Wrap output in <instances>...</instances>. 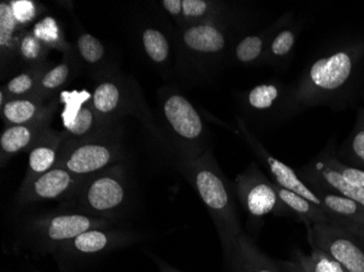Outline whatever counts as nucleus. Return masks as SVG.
I'll use <instances>...</instances> for the list:
<instances>
[{"instance_id": "39", "label": "nucleus", "mask_w": 364, "mask_h": 272, "mask_svg": "<svg viewBox=\"0 0 364 272\" xmlns=\"http://www.w3.org/2000/svg\"><path fill=\"white\" fill-rule=\"evenodd\" d=\"M157 267H159V271L161 272H181L176 268L171 267L168 263H164V261H156Z\"/></svg>"}, {"instance_id": "9", "label": "nucleus", "mask_w": 364, "mask_h": 272, "mask_svg": "<svg viewBox=\"0 0 364 272\" xmlns=\"http://www.w3.org/2000/svg\"><path fill=\"white\" fill-rule=\"evenodd\" d=\"M298 175L309 186L341 194L364 207V189L346 182L321 155L300 169Z\"/></svg>"}, {"instance_id": "24", "label": "nucleus", "mask_w": 364, "mask_h": 272, "mask_svg": "<svg viewBox=\"0 0 364 272\" xmlns=\"http://www.w3.org/2000/svg\"><path fill=\"white\" fill-rule=\"evenodd\" d=\"M56 161V151L52 147L40 146L33 149L28 157V167H30V185L38 177L48 173L53 169ZM28 185V186H30Z\"/></svg>"}, {"instance_id": "33", "label": "nucleus", "mask_w": 364, "mask_h": 272, "mask_svg": "<svg viewBox=\"0 0 364 272\" xmlns=\"http://www.w3.org/2000/svg\"><path fill=\"white\" fill-rule=\"evenodd\" d=\"M69 69L65 65H59L49 71L42 79V85L45 89H54L65 83L68 77Z\"/></svg>"}, {"instance_id": "30", "label": "nucleus", "mask_w": 364, "mask_h": 272, "mask_svg": "<svg viewBox=\"0 0 364 272\" xmlns=\"http://www.w3.org/2000/svg\"><path fill=\"white\" fill-rule=\"evenodd\" d=\"M16 19L14 14L11 5L1 4L0 5V45L10 46L12 40V33L16 28Z\"/></svg>"}, {"instance_id": "3", "label": "nucleus", "mask_w": 364, "mask_h": 272, "mask_svg": "<svg viewBox=\"0 0 364 272\" xmlns=\"http://www.w3.org/2000/svg\"><path fill=\"white\" fill-rule=\"evenodd\" d=\"M306 227L312 249L328 254L348 272H364V237L333 224Z\"/></svg>"}, {"instance_id": "6", "label": "nucleus", "mask_w": 364, "mask_h": 272, "mask_svg": "<svg viewBox=\"0 0 364 272\" xmlns=\"http://www.w3.org/2000/svg\"><path fill=\"white\" fill-rule=\"evenodd\" d=\"M119 240L122 241V237L94 228L63 243L54 254L58 259L63 272H70L79 266L80 261L100 256L116 246Z\"/></svg>"}, {"instance_id": "4", "label": "nucleus", "mask_w": 364, "mask_h": 272, "mask_svg": "<svg viewBox=\"0 0 364 272\" xmlns=\"http://www.w3.org/2000/svg\"><path fill=\"white\" fill-rule=\"evenodd\" d=\"M237 190L243 207L252 220L261 221L269 214H290L289 210L280 200L274 182L255 163L237 178Z\"/></svg>"}, {"instance_id": "36", "label": "nucleus", "mask_w": 364, "mask_h": 272, "mask_svg": "<svg viewBox=\"0 0 364 272\" xmlns=\"http://www.w3.org/2000/svg\"><path fill=\"white\" fill-rule=\"evenodd\" d=\"M41 47L36 38L28 36L22 40L21 52L23 56L28 59H34L40 54Z\"/></svg>"}, {"instance_id": "17", "label": "nucleus", "mask_w": 364, "mask_h": 272, "mask_svg": "<svg viewBox=\"0 0 364 272\" xmlns=\"http://www.w3.org/2000/svg\"><path fill=\"white\" fill-rule=\"evenodd\" d=\"M302 21H292L285 28L278 31L267 49L264 65L273 67L276 71H285L294 58L296 40L302 31Z\"/></svg>"}, {"instance_id": "16", "label": "nucleus", "mask_w": 364, "mask_h": 272, "mask_svg": "<svg viewBox=\"0 0 364 272\" xmlns=\"http://www.w3.org/2000/svg\"><path fill=\"white\" fill-rule=\"evenodd\" d=\"M112 161V153L108 147L98 144L82 145L65 157L63 168L80 177L97 173Z\"/></svg>"}, {"instance_id": "21", "label": "nucleus", "mask_w": 364, "mask_h": 272, "mask_svg": "<svg viewBox=\"0 0 364 272\" xmlns=\"http://www.w3.org/2000/svg\"><path fill=\"white\" fill-rule=\"evenodd\" d=\"M65 99V109L63 111V126L73 135L87 133L93 124V114L87 107H83L77 98Z\"/></svg>"}, {"instance_id": "5", "label": "nucleus", "mask_w": 364, "mask_h": 272, "mask_svg": "<svg viewBox=\"0 0 364 272\" xmlns=\"http://www.w3.org/2000/svg\"><path fill=\"white\" fill-rule=\"evenodd\" d=\"M289 91L290 85L277 80L255 85L247 94L249 109L263 126L269 129L280 126L291 118Z\"/></svg>"}, {"instance_id": "18", "label": "nucleus", "mask_w": 364, "mask_h": 272, "mask_svg": "<svg viewBox=\"0 0 364 272\" xmlns=\"http://www.w3.org/2000/svg\"><path fill=\"white\" fill-rule=\"evenodd\" d=\"M75 177L63 167L53 168L38 177L28 186L26 197L28 200H55L71 191L75 185Z\"/></svg>"}, {"instance_id": "15", "label": "nucleus", "mask_w": 364, "mask_h": 272, "mask_svg": "<svg viewBox=\"0 0 364 272\" xmlns=\"http://www.w3.org/2000/svg\"><path fill=\"white\" fill-rule=\"evenodd\" d=\"M181 42L191 54L218 56L226 49L227 36L218 24H198L188 26L182 32Z\"/></svg>"}, {"instance_id": "37", "label": "nucleus", "mask_w": 364, "mask_h": 272, "mask_svg": "<svg viewBox=\"0 0 364 272\" xmlns=\"http://www.w3.org/2000/svg\"><path fill=\"white\" fill-rule=\"evenodd\" d=\"M161 5L171 16H177L181 9V0H164Z\"/></svg>"}, {"instance_id": "32", "label": "nucleus", "mask_w": 364, "mask_h": 272, "mask_svg": "<svg viewBox=\"0 0 364 272\" xmlns=\"http://www.w3.org/2000/svg\"><path fill=\"white\" fill-rule=\"evenodd\" d=\"M34 34L38 40H44V42H55L58 40V26L52 18H45L42 22L36 24Z\"/></svg>"}, {"instance_id": "1", "label": "nucleus", "mask_w": 364, "mask_h": 272, "mask_svg": "<svg viewBox=\"0 0 364 272\" xmlns=\"http://www.w3.org/2000/svg\"><path fill=\"white\" fill-rule=\"evenodd\" d=\"M363 87L364 33L339 36L323 46L290 85V116L318 106L347 109Z\"/></svg>"}, {"instance_id": "13", "label": "nucleus", "mask_w": 364, "mask_h": 272, "mask_svg": "<svg viewBox=\"0 0 364 272\" xmlns=\"http://www.w3.org/2000/svg\"><path fill=\"white\" fill-rule=\"evenodd\" d=\"M294 21V13L286 12L263 30L245 36L235 46L234 56L241 65H264V59L278 31Z\"/></svg>"}, {"instance_id": "25", "label": "nucleus", "mask_w": 364, "mask_h": 272, "mask_svg": "<svg viewBox=\"0 0 364 272\" xmlns=\"http://www.w3.org/2000/svg\"><path fill=\"white\" fill-rule=\"evenodd\" d=\"M320 155L333 169L336 170L337 173L343 178L346 182L364 189V170L349 167V165L339 161L336 155H335V151L333 149L332 145L331 146L328 145Z\"/></svg>"}, {"instance_id": "19", "label": "nucleus", "mask_w": 364, "mask_h": 272, "mask_svg": "<svg viewBox=\"0 0 364 272\" xmlns=\"http://www.w3.org/2000/svg\"><path fill=\"white\" fill-rule=\"evenodd\" d=\"M274 186L284 205L289 210L290 212H294L300 220L304 221L306 226H313L316 224H331L328 217L316 204L302 197L299 194L284 189L275 182H274Z\"/></svg>"}, {"instance_id": "22", "label": "nucleus", "mask_w": 364, "mask_h": 272, "mask_svg": "<svg viewBox=\"0 0 364 272\" xmlns=\"http://www.w3.org/2000/svg\"><path fill=\"white\" fill-rule=\"evenodd\" d=\"M292 261L304 272H348L338 261L318 249H312L309 255L296 251Z\"/></svg>"}, {"instance_id": "10", "label": "nucleus", "mask_w": 364, "mask_h": 272, "mask_svg": "<svg viewBox=\"0 0 364 272\" xmlns=\"http://www.w3.org/2000/svg\"><path fill=\"white\" fill-rule=\"evenodd\" d=\"M247 136V142L252 147L255 154L257 155L259 161L267 168L274 182L284 189L289 190L296 194H299L302 197L310 200L313 204L323 210V204L318 196L312 191L310 186L299 177V175L294 171L289 165H286L279 159L275 158L273 155L269 154L267 149L264 148L259 141L255 140L249 132H245Z\"/></svg>"}, {"instance_id": "35", "label": "nucleus", "mask_w": 364, "mask_h": 272, "mask_svg": "<svg viewBox=\"0 0 364 272\" xmlns=\"http://www.w3.org/2000/svg\"><path fill=\"white\" fill-rule=\"evenodd\" d=\"M33 80L30 75H21L12 79L8 84V89L10 93L16 94V95H21L26 93L32 87Z\"/></svg>"}, {"instance_id": "34", "label": "nucleus", "mask_w": 364, "mask_h": 272, "mask_svg": "<svg viewBox=\"0 0 364 272\" xmlns=\"http://www.w3.org/2000/svg\"><path fill=\"white\" fill-rule=\"evenodd\" d=\"M16 21L28 22L33 19L36 14V6L28 0H18L14 1L11 5Z\"/></svg>"}, {"instance_id": "28", "label": "nucleus", "mask_w": 364, "mask_h": 272, "mask_svg": "<svg viewBox=\"0 0 364 272\" xmlns=\"http://www.w3.org/2000/svg\"><path fill=\"white\" fill-rule=\"evenodd\" d=\"M118 102H119V91L112 83L101 84L94 92V107L103 114L112 111L117 107Z\"/></svg>"}, {"instance_id": "8", "label": "nucleus", "mask_w": 364, "mask_h": 272, "mask_svg": "<svg viewBox=\"0 0 364 272\" xmlns=\"http://www.w3.org/2000/svg\"><path fill=\"white\" fill-rule=\"evenodd\" d=\"M100 224L95 219L85 214H57L36 224L41 249L55 253L67 241L73 240L85 231L96 228Z\"/></svg>"}, {"instance_id": "2", "label": "nucleus", "mask_w": 364, "mask_h": 272, "mask_svg": "<svg viewBox=\"0 0 364 272\" xmlns=\"http://www.w3.org/2000/svg\"><path fill=\"white\" fill-rule=\"evenodd\" d=\"M185 169L204 205L218 224L225 259H228L232 245L242 232L237 220L234 198L226 180L208 155L188 161Z\"/></svg>"}, {"instance_id": "38", "label": "nucleus", "mask_w": 364, "mask_h": 272, "mask_svg": "<svg viewBox=\"0 0 364 272\" xmlns=\"http://www.w3.org/2000/svg\"><path fill=\"white\" fill-rule=\"evenodd\" d=\"M280 267L283 268L287 272H304L296 265L294 261H279Z\"/></svg>"}, {"instance_id": "20", "label": "nucleus", "mask_w": 364, "mask_h": 272, "mask_svg": "<svg viewBox=\"0 0 364 272\" xmlns=\"http://www.w3.org/2000/svg\"><path fill=\"white\" fill-rule=\"evenodd\" d=\"M339 161L349 165L364 170V108L359 107L355 114V122L348 138L341 148L335 151Z\"/></svg>"}, {"instance_id": "12", "label": "nucleus", "mask_w": 364, "mask_h": 272, "mask_svg": "<svg viewBox=\"0 0 364 272\" xmlns=\"http://www.w3.org/2000/svg\"><path fill=\"white\" fill-rule=\"evenodd\" d=\"M126 191L119 175L108 173L92 180L83 194V206L97 214H108L122 205Z\"/></svg>"}, {"instance_id": "11", "label": "nucleus", "mask_w": 364, "mask_h": 272, "mask_svg": "<svg viewBox=\"0 0 364 272\" xmlns=\"http://www.w3.org/2000/svg\"><path fill=\"white\" fill-rule=\"evenodd\" d=\"M310 187L322 202L323 210L331 220V224L364 237V207L341 194Z\"/></svg>"}, {"instance_id": "27", "label": "nucleus", "mask_w": 364, "mask_h": 272, "mask_svg": "<svg viewBox=\"0 0 364 272\" xmlns=\"http://www.w3.org/2000/svg\"><path fill=\"white\" fill-rule=\"evenodd\" d=\"M212 13V5L205 0H181V9L177 16H181L189 23L193 22L192 26H198Z\"/></svg>"}, {"instance_id": "31", "label": "nucleus", "mask_w": 364, "mask_h": 272, "mask_svg": "<svg viewBox=\"0 0 364 272\" xmlns=\"http://www.w3.org/2000/svg\"><path fill=\"white\" fill-rule=\"evenodd\" d=\"M77 46H79L80 54L87 62L95 63L103 58V45L90 34L82 36L79 38Z\"/></svg>"}, {"instance_id": "23", "label": "nucleus", "mask_w": 364, "mask_h": 272, "mask_svg": "<svg viewBox=\"0 0 364 272\" xmlns=\"http://www.w3.org/2000/svg\"><path fill=\"white\" fill-rule=\"evenodd\" d=\"M143 45L145 52L153 61L163 63L168 59L171 46L163 33L154 28H149L143 33Z\"/></svg>"}, {"instance_id": "7", "label": "nucleus", "mask_w": 364, "mask_h": 272, "mask_svg": "<svg viewBox=\"0 0 364 272\" xmlns=\"http://www.w3.org/2000/svg\"><path fill=\"white\" fill-rule=\"evenodd\" d=\"M164 116L182 144L189 147L201 146L204 124L201 116L189 100L180 94H171L164 103Z\"/></svg>"}, {"instance_id": "26", "label": "nucleus", "mask_w": 364, "mask_h": 272, "mask_svg": "<svg viewBox=\"0 0 364 272\" xmlns=\"http://www.w3.org/2000/svg\"><path fill=\"white\" fill-rule=\"evenodd\" d=\"M32 134L30 130L23 126H11L1 135L0 145L5 154H16L28 146Z\"/></svg>"}, {"instance_id": "14", "label": "nucleus", "mask_w": 364, "mask_h": 272, "mask_svg": "<svg viewBox=\"0 0 364 272\" xmlns=\"http://www.w3.org/2000/svg\"><path fill=\"white\" fill-rule=\"evenodd\" d=\"M226 263L230 272H283L243 233L232 245Z\"/></svg>"}, {"instance_id": "29", "label": "nucleus", "mask_w": 364, "mask_h": 272, "mask_svg": "<svg viewBox=\"0 0 364 272\" xmlns=\"http://www.w3.org/2000/svg\"><path fill=\"white\" fill-rule=\"evenodd\" d=\"M36 111V105L30 100H12L4 107L6 119L14 124H26L33 118Z\"/></svg>"}]
</instances>
